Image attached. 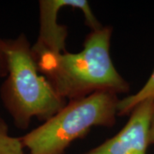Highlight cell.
<instances>
[{
	"label": "cell",
	"instance_id": "obj_1",
	"mask_svg": "<svg viewBox=\"0 0 154 154\" xmlns=\"http://www.w3.org/2000/svg\"><path fill=\"white\" fill-rule=\"evenodd\" d=\"M111 26L86 36L78 52H45L35 58L39 72L67 102L96 93L128 94L130 85L117 71L110 56Z\"/></svg>",
	"mask_w": 154,
	"mask_h": 154
},
{
	"label": "cell",
	"instance_id": "obj_2",
	"mask_svg": "<svg viewBox=\"0 0 154 154\" xmlns=\"http://www.w3.org/2000/svg\"><path fill=\"white\" fill-rule=\"evenodd\" d=\"M5 54L8 72L0 87V99L17 128H28L33 118L47 121L65 106L66 100L38 70L25 33L5 38Z\"/></svg>",
	"mask_w": 154,
	"mask_h": 154
},
{
	"label": "cell",
	"instance_id": "obj_3",
	"mask_svg": "<svg viewBox=\"0 0 154 154\" xmlns=\"http://www.w3.org/2000/svg\"><path fill=\"white\" fill-rule=\"evenodd\" d=\"M119 100L116 94L102 92L67 102L47 121L21 136L27 154H64L94 128H112Z\"/></svg>",
	"mask_w": 154,
	"mask_h": 154
},
{
	"label": "cell",
	"instance_id": "obj_4",
	"mask_svg": "<svg viewBox=\"0 0 154 154\" xmlns=\"http://www.w3.org/2000/svg\"><path fill=\"white\" fill-rule=\"evenodd\" d=\"M63 8L82 11L85 24L91 31L103 27L87 0H40L38 1V34L36 42L32 45L34 58L45 52L63 53L67 51L68 27L57 22L58 15Z\"/></svg>",
	"mask_w": 154,
	"mask_h": 154
},
{
	"label": "cell",
	"instance_id": "obj_5",
	"mask_svg": "<svg viewBox=\"0 0 154 154\" xmlns=\"http://www.w3.org/2000/svg\"><path fill=\"white\" fill-rule=\"evenodd\" d=\"M153 109L154 101L141 103L130 113L128 121L119 132L83 154H146Z\"/></svg>",
	"mask_w": 154,
	"mask_h": 154
},
{
	"label": "cell",
	"instance_id": "obj_6",
	"mask_svg": "<svg viewBox=\"0 0 154 154\" xmlns=\"http://www.w3.org/2000/svg\"><path fill=\"white\" fill-rule=\"evenodd\" d=\"M147 100L154 101V69L146 82L137 93L120 99L118 104V116H129L136 106Z\"/></svg>",
	"mask_w": 154,
	"mask_h": 154
},
{
	"label": "cell",
	"instance_id": "obj_7",
	"mask_svg": "<svg viewBox=\"0 0 154 154\" xmlns=\"http://www.w3.org/2000/svg\"><path fill=\"white\" fill-rule=\"evenodd\" d=\"M0 154H27L21 137L10 134L9 125L0 115Z\"/></svg>",
	"mask_w": 154,
	"mask_h": 154
},
{
	"label": "cell",
	"instance_id": "obj_8",
	"mask_svg": "<svg viewBox=\"0 0 154 154\" xmlns=\"http://www.w3.org/2000/svg\"><path fill=\"white\" fill-rule=\"evenodd\" d=\"M8 72L5 54V38H0V77L5 78Z\"/></svg>",
	"mask_w": 154,
	"mask_h": 154
},
{
	"label": "cell",
	"instance_id": "obj_9",
	"mask_svg": "<svg viewBox=\"0 0 154 154\" xmlns=\"http://www.w3.org/2000/svg\"><path fill=\"white\" fill-rule=\"evenodd\" d=\"M149 142L150 145H154V109L151 120H150V126H149Z\"/></svg>",
	"mask_w": 154,
	"mask_h": 154
}]
</instances>
